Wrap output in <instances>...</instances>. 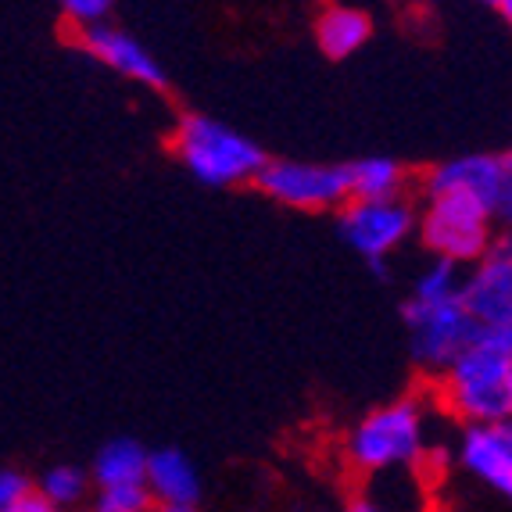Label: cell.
<instances>
[{"instance_id": "15", "label": "cell", "mask_w": 512, "mask_h": 512, "mask_svg": "<svg viewBox=\"0 0 512 512\" xmlns=\"http://www.w3.org/2000/svg\"><path fill=\"white\" fill-rule=\"evenodd\" d=\"M147 470V448L133 437H115L97 452L94 462V480L97 487H126V484H144Z\"/></svg>"}, {"instance_id": "13", "label": "cell", "mask_w": 512, "mask_h": 512, "mask_svg": "<svg viewBox=\"0 0 512 512\" xmlns=\"http://www.w3.org/2000/svg\"><path fill=\"white\" fill-rule=\"evenodd\" d=\"M373 33V22H369L366 11L348 8V4H333V8H323L316 18V43L326 58L341 61L351 58L355 51H362Z\"/></svg>"}, {"instance_id": "6", "label": "cell", "mask_w": 512, "mask_h": 512, "mask_svg": "<svg viewBox=\"0 0 512 512\" xmlns=\"http://www.w3.org/2000/svg\"><path fill=\"white\" fill-rule=\"evenodd\" d=\"M402 316L412 330V359H416V366L437 376L480 337L477 319L462 308L459 298L441 301V305H416V301H409L402 308Z\"/></svg>"}, {"instance_id": "4", "label": "cell", "mask_w": 512, "mask_h": 512, "mask_svg": "<svg viewBox=\"0 0 512 512\" xmlns=\"http://www.w3.org/2000/svg\"><path fill=\"white\" fill-rule=\"evenodd\" d=\"M419 237L441 262L477 265L495 244V219L462 194L427 197V208L416 219Z\"/></svg>"}, {"instance_id": "8", "label": "cell", "mask_w": 512, "mask_h": 512, "mask_svg": "<svg viewBox=\"0 0 512 512\" xmlns=\"http://www.w3.org/2000/svg\"><path fill=\"white\" fill-rule=\"evenodd\" d=\"M416 230V208L398 201H348L341 208V237L366 262H384Z\"/></svg>"}, {"instance_id": "2", "label": "cell", "mask_w": 512, "mask_h": 512, "mask_svg": "<svg viewBox=\"0 0 512 512\" xmlns=\"http://www.w3.org/2000/svg\"><path fill=\"white\" fill-rule=\"evenodd\" d=\"M172 151L187 165L190 176H197L208 187L255 183L269 162L255 140L208 115H187L172 133Z\"/></svg>"}, {"instance_id": "1", "label": "cell", "mask_w": 512, "mask_h": 512, "mask_svg": "<svg viewBox=\"0 0 512 512\" xmlns=\"http://www.w3.org/2000/svg\"><path fill=\"white\" fill-rule=\"evenodd\" d=\"M444 405L470 427L509 423L512 416V326L480 337L441 373Z\"/></svg>"}, {"instance_id": "10", "label": "cell", "mask_w": 512, "mask_h": 512, "mask_svg": "<svg viewBox=\"0 0 512 512\" xmlns=\"http://www.w3.org/2000/svg\"><path fill=\"white\" fill-rule=\"evenodd\" d=\"M76 40L86 54H94L97 61H104L111 72H119V76H126V79H137V83H144V86H154V90L165 86V69L154 61V54L147 51L144 43H140L137 36H129L126 29L104 22V26L76 33Z\"/></svg>"}, {"instance_id": "20", "label": "cell", "mask_w": 512, "mask_h": 512, "mask_svg": "<svg viewBox=\"0 0 512 512\" xmlns=\"http://www.w3.org/2000/svg\"><path fill=\"white\" fill-rule=\"evenodd\" d=\"M29 491L33 487H29V480L18 470H0V512H8L11 505H18Z\"/></svg>"}, {"instance_id": "21", "label": "cell", "mask_w": 512, "mask_h": 512, "mask_svg": "<svg viewBox=\"0 0 512 512\" xmlns=\"http://www.w3.org/2000/svg\"><path fill=\"white\" fill-rule=\"evenodd\" d=\"M8 512H58V509H54L51 502H43V498L36 495V491H29V495L22 498V502H18V505H11Z\"/></svg>"}, {"instance_id": "18", "label": "cell", "mask_w": 512, "mask_h": 512, "mask_svg": "<svg viewBox=\"0 0 512 512\" xmlns=\"http://www.w3.org/2000/svg\"><path fill=\"white\" fill-rule=\"evenodd\" d=\"M94 512H154V502H151V495H147L144 484L101 487Z\"/></svg>"}, {"instance_id": "19", "label": "cell", "mask_w": 512, "mask_h": 512, "mask_svg": "<svg viewBox=\"0 0 512 512\" xmlns=\"http://www.w3.org/2000/svg\"><path fill=\"white\" fill-rule=\"evenodd\" d=\"M61 15H65V26L83 33V29H94L108 22L111 4L108 0H65V4H61Z\"/></svg>"}, {"instance_id": "17", "label": "cell", "mask_w": 512, "mask_h": 512, "mask_svg": "<svg viewBox=\"0 0 512 512\" xmlns=\"http://www.w3.org/2000/svg\"><path fill=\"white\" fill-rule=\"evenodd\" d=\"M459 291H462L459 265L434 258V265L423 269V276L416 280V294H412V301H416V305H441V301L459 298Z\"/></svg>"}, {"instance_id": "5", "label": "cell", "mask_w": 512, "mask_h": 512, "mask_svg": "<svg viewBox=\"0 0 512 512\" xmlns=\"http://www.w3.org/2000/svg\"><path fill=\"white\" fill-rule=\"evenodd\" d=\"M423 194H462L477 201L495 222H505L512 208V158L509 154H462L452 162H441L423 176Z\"/></svg>"}, {"instance_id": "22", "label": "cell", "mask_w": 512, "mask_h": 512, "mask_svg": "<svg viewBox=\"0 0 512 512\" xmlns=\"http://www.w3.org/2000/svg\"><path fill=\"white\" fill-rule=\"evenodd\" d=\"M348 512H384V505L380 502H369V498H359V502H351Z\"/></svg>"}, {"instance_id": "3", "label": "cell", "mask_w": 512, "mask_h": 512, "mask_svg": "<svg viewBox=\"0 0 512 512\" xmlns=\"http://www.w3.org/2000/svg\"><path fill=\"white\" fill-rule=\"evenodd\" d=\"M423 405L416 398H402L384 409L369 412L355 434L348 437V459L362 473L402 470L423 459Z\"/></svg>"}, {"instance_id": "24", "label": "cell", "mask_w": 512, "mask_h": 512, "mask_svg": "<svg viewBox=\"0 0 512 512\" xmlns=\"http://www.w3.org/2000/svg\"><path fill=\"white\" fill-rule=\"evenodd\" d=\"M154 512H197V509H154Z\"/></svg>"}, {"instance_id": "23", "label": "cell", "mask_w": 512, "mask_h": 512, "mask_svg": "<svg viewBox=\"0 0 512 512\" xmlns=\"http://www.w3.org/2000/svg\"><path fill=\"white\" fill-rule=\"evenodd\" d=\"M498 15H502V18L512 15V4H509V0H502V4H498Z\"/></svg>"}, {"instance_id": "16", "label": "cell", "mask_w": 512, "mask_h": 512, "mask_svg": "<svg viewBox=\"0 0 512 512\" xmlns=\"http://www.w3.org/2000/svg\"><path fill=\"white\" fill-rule=\"evenodd\" d=\"M86 491H90V477H86L79 466H54V470L43 473L36 495H40L43 502H51L58 512H65L83 502Z\"/></svg>"}, {"instance_id": "12", "label": "cell", "mask_w": 512, "mask_h": 512, "mask_svg": "<svg viewBox=\"0 0 512 512\" xmlns=\"http://www.w3.org/2000/svg\"><path fill=\"white\" fill-rule=\"evenodd\" d=\"M144 487L154 509H194L201 495V477L180 448H158V452H147Z\"/></svg>"}, {"instance_id": "14", "label": "cell", "mask_w": 512, "mask_h": 512, "mask_svg": "<svg viewBox=\"0 0 512 512\" xmlns=\"http://www.w3.org/2000/svg\"><path fill=\"white\" fill-rule=\"evenodd\" d=\"M348 176V201H398L405 190V169L394 158H359L344 165Z\"/></svg>"}, {"instance_id": "11", "label": "cell", "mask_w": 512, "mask_h": 512, "mask_svg": "<svg viewBox=\"0 0 512 512\" xmlns=\"http://www.w3.org/2000/svg\"><path fill=\"white\" fill-rule=\"evenodd\" d=\"M462 470H470L498 495L512 491V427L509 423H477L462 430L459 441Z\"/></svg>"}, {"instance_id": "9", "label": "cell", "mask_w": 512, "mask_h": 512, "mask_svg": "<svg viewBox=\"0 0 512 512\" xmlns=\"http://www.w3.org/2000/svg\"><path fill=\"white\" fill-rule=\"evenodd\" d=\"M462 308L477 319L480 330L512 326V251L509 240H495L491 251L477 262L470 280H462Z\"/></svg>"}, {"instance_id": "7", "label": "cell", "mask_w": 512, "mask_h": 512, "mask_svg": "<svg viewBox=\"0 0 512 512\" xmlns=\"http://www.w3.org/2000/svg\"><path fill=\"white\" fill-rule=\"evenodd\" d=\"M258 187L287 208L301 212H323V208L348 205V176L344 165H316V162H265L258 172Z\"/></svg>"}]
</instances>
